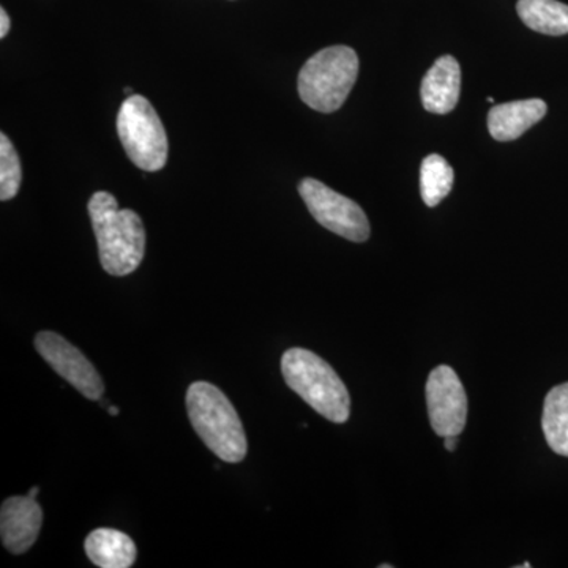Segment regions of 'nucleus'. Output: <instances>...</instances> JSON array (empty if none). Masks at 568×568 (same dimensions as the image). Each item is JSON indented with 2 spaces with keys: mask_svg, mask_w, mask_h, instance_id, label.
I'll return each mask as SVG.
<instances>
[{
  "mask_svg": "<svg viewBox=\"0 0 568 568\" xmlns=\"http://www.w3.org/2000/svg\"><path fill=\"white\" fill-rule=\"evenodd\" d=\"M282 373L287 386L317 414L334 424H345L349 418V392L335 369L320 355L293 347L283 354Z\"/></svg>",
  "mask_w": 568,
  "mask_h": 568,
  "instance_id": "nucleus-3",
  "label": "nucleus"
},
{
  "mask_svg": "<svg viewBox=\"0 0 568 568\" xmlns=\"http://www.w3.org/2000/svg\"><path fill=\"white\" fill-rule=\"evenodd\" d=\"M108 413H110V416L114 417L118 416L119 409L115 406H111L110 409H108Z\"/></svg>",
  "mask_w": 568,
  "mask_h": 568,
  "instance_id": "nucleus-19",
  "label": "nucleus"
},
{
  "mask_svg": "<svg viewBox=\"0 0 568 568\" xmlns=\"http://www.w3.org/2000/svg\"><path fill=\"white\" fill-rule=\"evenodd\" d=\"M21 162L7 134H0V200L17 196L21 186Z\"/></svg>",
  "mask_w": 568,
  "mask_h": 568,
  "instance_id": "nucleus-16",
  "label": "nucleus"
},
{
  "mask_svg": "<svg viewBox=\"0 0 568 568\" xmlns=\"http://www.w3.org/2000/svg\"><path fill=\"white\" fill-rule=\"evenodd\" d=\"M89 215L104 272L114 276L133 274L145 253V230L140 215L119 209L111 193L97 192L89 201Z\"/></svg>",
  "mask_w": 568,
  "mask_h": 568,
  "instance_id": "nucleus-1",
  "label": "nucleus"
},
{
  "mask_svg": "<svg viewBox=\"0 0 568 568\" xmlns=\"http://www.w3.org/2000/svg\"><path fill=\"white\" fill-rule=\"evenodd\" d=\"M541 428L549 448L568 457V383L552 388L545 398Z\"/></svg>",
  "mask_w": 568,
  "mask_h": 568,
  "instance_id": "nucleus-14",
  "label": "nucleus"
},
{
  "mask_svg": "<svg viewBox=\"0 0 568 568\" xmlns=\"http://www.w3.org/2000/svg\"><path fill=\"white\" fill-rule=\"evenodd\" d=\"M10 31V18L6 10H0V37L6 39L7 33Z\"/></svg>",
  "mask_w": 568,
  "mask_h": 568,
  "instance_id": "nucleus-17",
  "label": "nucleus"
},
{
  "mask_svg": "<svg viewBox=\"0 0 568 568\" xmlns=\"http://www.w3.org/2000/svg\"><path fill=\"white\" fill-rule=\"evenodd\" d=\"M517 11L529 29L545 36L568 33V6L558 0H518Z\"/></svg>",
  "mask_w": 568,
  "mask_h": 568,
  "instance_id": "nucleus-13",
  "label": "nucleus"
},
{
  "mask_svg": "<svg viewBox=\"0 0 568 568\" xmlns=\"http://www.w3.org/2000/svg\"><path fill=\"white\" fill-rule=\"evenodd\" d=\"M85 555L102 568H130L136 560V545L121 530L95 529L85 538Z\"/></svg>",
  "mask_w": 568,
  "mask_h": 568,
  "instance_id": "nucleus-12",
  "label": "nucleus"
},
{
  "mask_svg": "<svg viewBox=\"0 0 568 568\" xmlns=\"http://www.w3.org/2000/svg\"><path fill=\"white\" fill-rule=\"evenodd\" d=\"M379 568H392V566H388V564H383V566H379Z\"/></svg>",
  "mask_w": 568,
  "mask_h": 568,
  "instance_id": "nucleus-21",
  "label": "nucleus"
},
{
  "mask_svg": "<svg viewBox=\"0 0 568 568\" xmlns=\"http://www.w3.org/2000/svg\"><path fill=\"white\" fill-rule=\"evenodd\" d=\"M125 93H129V95H130V93H132V89L126 88V89H125Z\"/></svg>",
  "mask_w": 568,
  "mask_h": 568,
  "instance_id": "nucleus-22",
  "label": "nucleus"
},
{
  "mask_svg": "<svg viewBox=\"0 0 568 568\" xmlns=\"http://www.w3.org/2000/svg\"><path fill=\"white\" fill-rule=\"evenodd\" d=\"M186 410L194 432L224 463L244 462L248 454L244 425L233 403L219 387L194 383L186 392Z\"/></svg>",
  "mask_w": 568,
  "mask_h": 568,
  "instance_id": "nucleus-2",
  "label": "nucleus"
},
{
  "mask_svg": "<svg viewBox=\"0 0 568 568\" xmlns=\"http://www.w3.org/2000/svg\"><path fill=\"white\" fill-rule=\"evenodd\" d=\"M36 347L48 365L88 399H100L104 384L95 366L78 347L54 332H40Z\"/></svg>",
  "mask_w": 568,
  "mask_h": 568,
  "instance_id": "nucleus-8",
  "label": "nucleus"
},
{
  "mask_svg": "<svg viewBox=\"0 0 568 568\" xmlns=\"http://www.w3.org/2000/svg\"><path fill=\"white\" fill-rule=\"evenodd\" d=\"M118 133L126 155L141 170H163L168 160V136L151 102L130 95L118 115Z\"/></svg>",
  "mask_w": 568,
  "mask_h": 568,
  "instance_id": "nucleus-5",
  "label": "nucleus"
},
{
  "mask_svg": "<svg viewBox=\"0 0 568 568\" xmlns=\"http://www.w3.org/2000/svg\"><path fill=\"white\" fill-rule=\"evenodd\" d=\"M454 168L444 156L433 153L426 156L420 168L422 200L428 207H436L454 186Z\"/></svg>",
  "mask_w": 568,
  "mask_h": 568,
  "instance_id": "nucleus-15",
  "label": "nucleus"
},
{
  "mask_svg": "<svg viewBox=\"0 0 568 568\" xmlns=\"http://www.w3.org/2000/svg\"><path fill=\"white\" fill-rule=\"evenodd\" d=\"M462 92V69L457 59L443 55L422 81V103L433 114H448L458 104Z\"/></svg>",
  "mask_w": 568,
  "mask_h": 568,
  "instance_id": "nucleus-10",
  "label": "nucleus"
},
{
  "mask_svg": "<svg viewBox=\"0 0 568 568\" xmlns=\"http://www.w3.org/2000/svg\"><path fill=\"white\" fill-rule=\"evenodd\" d=\"M429 422L437 436H459L465 429L467 398L457 373L447 365L437 366L426 383Z\"/></svg>",
  "mask_w": 568,
  "mask_h": 568,
  "instance_id": "nucleus-7",
  "label": "nucleus"
},
{
  "mask_svg": "<svg viewBox=\"0 0 568 568\" xmlns=\"http://www.w3.org/2000/svg\"><path fill=\"white\" fill-rule=\"evenodd\" d=\"M43 511L31 496H14L2 504L0 510V536L3 547L11 555L28 551L39 537Z\"/></svg>",
  "mask_w": 568,
  "mask_h": 568,
  "instance_id": "nucleus-9",
  "label": "nucleus"
},
{
  "mask_svg": "<svg viewBox=\"0 0 568 568\" xmlns=\"http://www.w3.org/2000/svg\"><path fill=\"white\" fill-rule=\"evenodd\" d=\"M547 114L544 100L530 99L497 104L488 112V130L496 141H514L523 136Z\"/></svg>",
  "mask_w": 568,
  "mask_h": 568,
  "instance_id": "nucleus-11",
  "label": "nucleus"
},
{
  "mask_svg": "<svg viewBox=\"0 0 568 568\" xmlns=\"http://www.w3.org/2000/svg\"><path fill=\"white\" fill-rule=\"evenodd\" d=\"M37 495H39V487H33L31 491H29V496L33 497L36 499Z\"/></svg>",
  "mask_w": 568,
  "mask_h": 568,
  "instance_id": "nucleus-20",
  "label": "nucleus"
},
{
  "mask_svg": "<svg viewBox=\"0 0 568 568\" xmlns=\"http://www.w3.org/2000/svg\"><path fill=\"white\" fill-rule=\"evenodd\" d=\"M444 443H446V448L448 452H454L455 448H457V443H458V436H447V437H444Z\"/></svg>",
  "mask_w": 568,
  "mask_h": 568,
  "instance_id": "nucleus-18",
  "label": "nucleus"
},
{
  "mask_svg": "<svg viewBox=\"0 0 568 568\" xmlns=\"http://www.w3.org/2000/svg\"><path fill=\"white\" fill-rule=\"evenodd\" d=\"M298 193L317 223L351 242H365L369 237V223L361 205L334 192L316 179H304Z\"/></svg>",
  "mask_w": 568,
  "mask_h": 568,
  "instance_id": "nucleus-6",
  "label": "nucleus"
},
{
  "mask_svg": "<svg viewBox=\"0 0 568 568\" xmlns=\"http://www.w3.org/2000/svg\"><path fill=\"white\" fill-rule=\"evenodd\" d=\"M357 77L358 58L353 48H325L302 67L298 93L312 110L328 114L345 104Z\"/></svg>",
  "mask_w": 568,
  "mask_h": 568,
  "instance_id": "nucleus-4",
  "label": "nucleus"
}]
</instances>
